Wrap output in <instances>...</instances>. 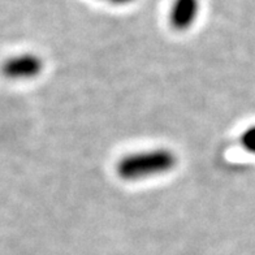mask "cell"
<instances>
[{
	"label": "cell",
	"instance_id": "cell-4",
	"mask_svg": "<svg viewBox=\"0 0 255 255\" xmlns=\"http://www.w3.org/2000/svg\"><path fill=\"white\" fill-rule=\"evenodd\" d=\"M240 144L245 151L255 155V125L249 127L240 137Z\"/></svg>",
	"mask_w": 255,
	"mask_h": 255
},
{
	"label": "cell",
	"instance_id": "cell-3",
	"mask_svg": "<svg viewBox=\"0 0 255 255\" xmlns=\"http://www.w3.org/2000/svg\"><path fill=\"white\" fill-rule=\"evenodd\" d=\"M199 13V0H175L172 4L169 22L177 31L188 30Z\"/></svg>",
	"mask_w": 255,
	"mask_h": 255
},
{
	"label": "cell",
	"instance_id": "cell-5",
	"mask_svg": "<svg viewBox=\"0 0 255 255\" xmlns=\"http://www.w3.org/2000/svg\"><path fill=\"white\" fill-rule=\"evenodd\" d=\"M103 1H108V3L112 4H128L131 3L133 0H103Z\"/></svg>",
	"mask_w": 255,
	"mask_h": 255
},
{
	"label": "cell",
	"instance_id": "cell-2",
	"mask_svg": "<svg viewBox=\"0 0 255 255\" xmlns=\"http://www.w3.org/2000/svg\"><path fill=\"white\" fill-rule=\"evenodd\" d=\"M44 68V61L37 54H20L12 56L1 64L0 72L8 80L21 81L38 77Z\"/></svg>",
	"mask_w": 255,
	"mask_h": 255
},
{
	"label": "cell",
	"instance_id": "cell-1",
	"mask_svg": "<svg viewBox=\"0 0 255 255\" xmlns=\"http://www.w3.org/2000/svg\"><path fill=\"white\" fill-rule=\"evenodd\" d=\"M177 161V155L169 148H152L133 152L120 159L116 164V172L125 181H139L171 172Z\"/></svg>",
	"mask_w": 255,
	"mask_h": 255
}]
</instances>
